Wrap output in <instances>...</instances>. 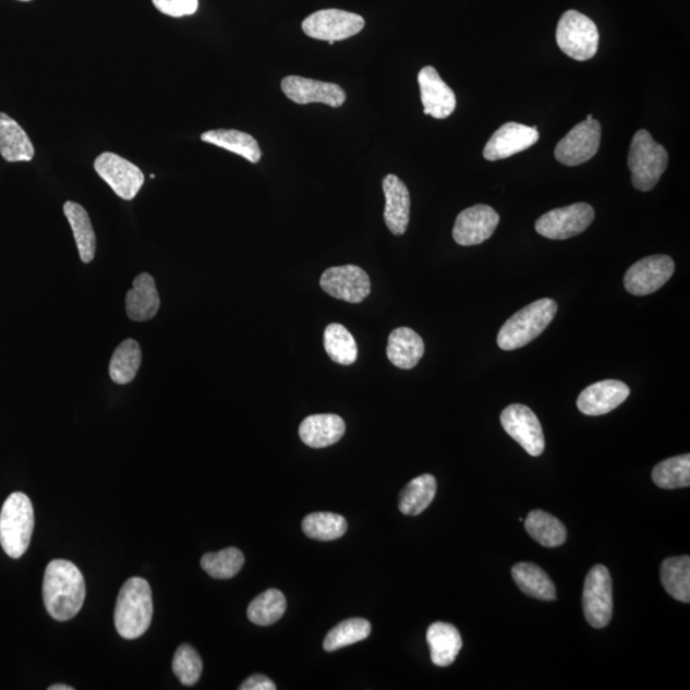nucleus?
<instances>
[{
  "label": "nucleus",
  "mask_w": 690,
  "mask_h": 690,
  "mask_svg": "<svg viewBox=\"0 0 690 690\" xmlns=\"http://www.w3.org/2000/svg\"><path fill=\"white\" fill-rule=\"evenodd\" d=\"M43 596L51 618L66 621L76 617L86 596L83 573L69 560L50 561L44 576Z\"/></svg>",
  "instance_id": "obj_1"
},
{
  "label": "nucleus",
  "mask_w": 690,
  "mask_h": 690,
  "mask_svg": "<svg viewBox=\"0 0 690 690\" xmlns=\"http://www.w3.org/2000/svg\"><path fill=\"white\" fill-rule=\"evenodd\" d=\"M153 619L150 584L144 578L133 577L123 584L117 598L114 621L118 634L136 640L145 634Z\"/></svg>",
  "instance_id": "obj_2"
},
{
  "label": "nucleus",
  "mask_w": 690,
  "mask_h": 690,
  "mask_svg": "<svg viewBox=\"0 0 690 690\" xmlns=\"http://www.w3.org/2000/svg\"><path fill=\"white\" fill-rule=\"evenodd\" d=\"M558 313V303L543 299L529 304L501 326L497 346L503 351H516L543 334Z\"/></svg>",
  "instance_id": "obj_3"
},
{
  "label": "nucleus",
  "mask_w": 690,
  "mask_h": 690,
  "mask_svg": "<svg viewBox=\"0 0 690 690\" xmlns=\"http://www.w3.org/2000/svg\"><path fill=\"white\" fill-rule=\"evenodd\" d=\"M35 526L33 503L22 493H14L0 511V545L12 559H20L32 543Z\"/></svg>",
  "instance_id": "obj_4"
},
{
  "label": "nucleus",
  "mask_w": 690,
  "mask_h": 690,
  "mask_svg": "<svg viewBox=\"0 0 690 690\" xmlns=\"http://www.w3.org/2000/svg\"><path fill=\"white\" fill-rule=\"evenodd\" d=\"M669 162L666 148L656 143L649 131H638L630 145L628 167L634 189L650 192L655 189Z\"/></svg>",
  "instance_id": "obj_5"
},
{
  "label": "nucleus",
  "mask_w": 690,
  "mask_h": 690,
  "mask_svg": "<svg viewBox=\"0 0 690 690\" xmlns=\"http://www.w3.org/2000/svg\"><path fill=\"white\" fill-rule=\"evenodd\" d=\"M556 43L562 53L576 61H589L597 53L600 34L595 22L577 11H567L556 28Z\"/></svg>",
  "instance_id": "obj_6"
},
{
  "label": "nucleus",
  "mask_w": 690,
  "mask_h": 690,
  "mask_svg": "<svg viewBox=\"0 0 690 690\" xmlns=\"http://www.w3.org/2000/svg\"><path fill=\"white\" fill-rule=\"evenodd\" d=\"M595 210L589 204L578 203L546 213L536 221V232L548 240L562 241L573 239L588 229Z\"/></svg>",
  "instance_id": "obj_7"
},
{
  "label": "nucleus",
  "mask_w": 690,
  "mask_h": 690,
  "mask_svg": "<svg viewBox=\"0 0 690 690\" xmlns=\"http://www.w3.org/2000/svg\"><path fill=\"white\" fill-rule=\"evenodd\" d=\"M583 613L593 628H605L613 617V581L610 571L596 566L585 578L583 590Z\"/></svg>",
  "instance_id": "obj_8"
},
{
  "label": "nucleus",
  "mask_w": 690,
  "mask_h": 690,
  "mask_svg": "<svg viewBox=\"0 0 690 690\" xmlns=\"http://www.w3.org/2000/svg\"><path fill=\"white\" fill-rule=\"evenodd\" d=\"M365 27V20L360 14L323 10L311 14L303 21V33L313 39L324 41H341L358 35Z\"/></svg>",
  "instance_id": "obj_9"
},
{
  "label": "nucleus",
  "mask_w": 690,
  "mask_h": 690,
  "mask_svg": "<svg viewBox=\"0 0 690 690\" xmlns=\"http://www.w3.org/2000/svg\"><path fill=\"white\" fill-rule=\"evenodd\" d=\"M94 168L101 180L114 191V194L128 202L137 196L145 182L143 170L113 153L99 155Z\"/></svg>",
  "instance_id": "obj_10"
},
{
  "label": "nucleus",
  "mask_w": 690,
  "mask_h": 690,
  "mask_svg": "<svg viewBox=\"0 0 690 690\" xmlns=\"http://www.w3.org/2000/svg\"><path fill=\"white\" fill-rule=\"evenodd\" d=\"M600 143L601 124L590 114L588 120L577 124L566 137L560 140L555 148V158L562 166H581L595 157Z\"/></svg>",
  "instance_id": "obj_11"
},
{
  "label": "nucleus",
  "mask_w": 690,
  "mask_h": 690,
  "mask_svg": "<svg viewBox=\"0 0 690 690\" xmlns=\"http://www.w3.org/2000/svg\"><path fill=\"white\" fill-rule=\"evenodd\" d=\"M500 422L506 433L532 457L545 450V436L537 415L523 404H511L504 410Z\"/></svg>",
  "instance_id": "obj_12"
},
{
  "label": "nucleus",
  "mask_w": 690,
  "mask_h": 690,
  "mask_svg": "<svg viewBox=\"0 0 690 690\" xmlns=\"http://www.w3.org/2000/svg\"><path fill=\"white\" fill-rule=\"evenodd\" d=\"M325 293L348 303H361L371 293V281L366 271L355 265L334 266L320 279Z\"/></svg>",
  "instance_id": "obj_13"
},
{
  "label": "nucleus",
  "mask_w": 690,
  "mask_h": 690,
  "mask_svg": "<svg viewBox=\"0 0 690 690\" xmlns=\"http://www.w3.org/2000/svg\"><path fill=\"white\" fill-rule=\"evenodd\" d=\"M674 271L675 264L670 256H649L629 267L625 286L630 294L649 295L662 289L670 280Z\"/></svg>",
  "instance_id": "obj_14"
},
{
  "label": "nucleus",
  "mask_w": 690,
  "mask_h": 690,
  "mask_svg": "<svg viewBox=\"0 0 690 690\" xmlns=\"http://www.w3.org/2000/svg\"><path fill=\"white\" fill-rule=\"evenodd\" d=\"M500 217L492 206L476 205L469 207L458 215L452 239L460 246H477L492 239Z\"/></svg>",
  "instance_id": "obj_15"
},
{
  "label": "nucleus",
  "mask_w": 690,
  "mask_h": 690,
  "mask_svg": "<svg viewBox=\"0 0 690 690\" xmlns=\"http://www.w3.org/2000/svg\"><path fill=\"white\" fill-rule=\"evenodd\" d=\"M281 90L289 100L301 106L323 102L325 106L339 108L347 100V94L339 85L301 76L286 77L281 81Z\"/></svg>",
  "instance_id": "obj_16"
},
{
  "label": "nucleus",
  "mask_w": 690,
  "mask_h": 690,
  "mask_svg": "<svg viewBox=\"0 0 690 690\" xmlns=\"http://www.w3.org/2000/svg\"><path fill=\"white\" fill-rule=\"evenodd\" d=\"M538 138L536 125L529 128L516 122L506 123L488 140L484 148V158L488 161L508 159L532 147Z\"/></svg>",
  "instance_id": "obj_17"
},
{
  "label": "nucleus",
  "mask_w": 690,
  "mask_h": 690,
  "mask_svg": "<svg viewBox=\"0 0 690 690\" xmlns=\"http://www.w3.org/2000/svg\"><path fill=\"white\" fill-rule=\"evenodd\" d=\"M421 101L424 113L436 120H445L455 113L457 98L455 92L444 83L440 74L432 65L424 66L419 73Z\"/></svg>",
  "instance_id": "obj_18"
},
{
  "label": "nucleus",
  "mask_w": 690,
  "mask_h": 690,
  "mask_svg": "<svg viewBox=\"0 0 690 690\" xmlns=\"http://www.w3.org/2000/svg\"><path fill=\"white\" fill-rule=\"evenodd\" d=\"M630 395L628 385L618 380H604L590 385L578 397L577 407L585 415L610 413L625 403Z\"/></svg>",
  "instance_id": "obj_19"
},
{
  "label": "nucleus",
  "mask_w": 690,
  "mask_h": 690,
  "mask_svg": "<svg viewBox=\"0 0 690 690\" xmlns=\"http://www.w3.org/2000/svg\"><path fill=\"white\" fill-rule=\"evenodd\" d=\"M385 195L384 219L390 232L403 235L410 225L411 196L405 183L395 174L384 178Z\"/></svg>",
  "instance_id": "obj_20"
},
{
  "label": "nucleus",
  "mask_w": 690,
  "mask_h": 690,
  "mask_svg": "<svg viewBox=\"0 0 690 690\" xmlns=\"http://www.w3.org/2000/svg\"><path fill=\"white\" fill-rule=\"evenodd\" d=\"M160 296L150 274L143 273L133 280V287L125 295V310L133 322L152 320L159 313Z\"/></svg>",
  "instance_id": "obj_21"
},
{
  "label": "nucleus",
  "mask_w": 690,
  "mask_h": 690,
  "mask_svg": "<svg viewBox=\"0 0 690 690\" xmlns=\"http://www.w3.org/2000/svg\"><path fill=\"white\" fill-rule=\"evenodd\" d=\"M344 434V421L337 414L310 415L300 426L301 440L314 449L328 448L337 444Z\"/></svg>",
  "instance_id": "obj_22"
},
{
  "label": "nucleus",
  "mask_w": 690,
  "mask_h": 690,
  "mask_svg": "<svg viewBox=\"0 0 690 690\" xmlns=\"http://www.w3.org/2000/svg\"><path fill=\"white\" fill-rule=\"evenodd\" d=\"M387 354L392 365L402 370H412L424 358V339L410 328L392 330L389 336Z\"/></svg>",
  "instance_id": "obj_23"
},
{
  "label": "nucleus",
  "mask_w": 690,
  "mask_h": 690,
  "mask_svg": "<svg viewBox=\"0 0 690 690\" xmlns=\"http://www.w3.org/2000/svg\"><path fill=\"white\" fill-rule=\"evenodd\" d=\"M426 640L434 665L445 667L456 662L463 647L459 630L448 622L436 621L427 629Z\"/></svg>",
  "instance_id": "obj_24"
},
{
  "label": "nucleus",
  "mask_w": 690,
  "mask_h": 690,
  "mask_svg": "<svg viewBox=\"0 0 690 690\" xmlns=\"http://www.w3.org/2000/svg\"><path fill=\"white\" fill-rule=\"evenodd\" d=\"M0 155L10 162L33 160L35 148L27 133L10 116L0 113Z\"/></svg>",
  "instance_id": "obj_25"
},
{
  "label": "nucleus",
  "mask_w": 690,
  "mask_h": 690,
  "mask_svg": "<svg viewBox=\"0 0 690 690\" xmlns=\"http://www.w3.org/2000/svg\"><path fill=\"white\" fill-rule=\"evenodd\" d=\"M63 210L66 220L70 221L81 259L85 264H90L96 254V235L90 217L83 206L73 202H66Z\"/></svg>",
  "instance_id": "obj_26"
},
{
  "label": "nucleus",
  "mask_w": 690,
  "mask_h": 690,
  "mask_svg": "<svg viewBox=\"0 0 690 690\" xmlns=\"http://www.w3.org/2000/svg\"><path fill=\"white\" fill-rule=\"evenodd\" d=\"M511 576H513L519 590L526 596L544 601L556 600V590L550 577L536 564L518 562L511 569Z\"/></svg>",
  "instance_id": "obj_27"
},
{
  "label": "nucleus",
  "mask_w": 690,
  "mask_h": 690,
  "mask_svg": "<svg viewBox=\"0 0 690 690\" xmlns=\"http://www.w3.org/2000/svg\"><path fill=\"white\" fill-rule=\"evenodd\" d=\"M202 140L207 144L219 146L225 148V150L240 155V157L254 162V165L262 159V148L249 133L235 130H214L203 133Z\"/></svg>",
  "instance_id": "obj_28"
},
{
  "label": "nucleus",
  "mask_w": 690,
  "mask_h": 690,
  "mask_svg": "<svg viewBox=\"0 0 690 690\" xmlns=\"http://www.w3.org/2000/svg\"><path fill=\"white\" fill-rule=\"evenodd\" d=\"M436 492L437 482L433 474H422L412 480L400 493L399 510L404 516H419L432 506Z\"/></svg>",
  "instance_id": "obj_29"
},
{
  "label": "nucleus",
  "mask_w": 690,
  "mask_h": 690,
  "mask_svg": "<svg viewBox=\"0 0 690 690\" xmlns=\"http://www.w3.org/2000/svg\"><path fill=\"white\" fill-rule=\"evenodd\" d=\"M525 531L530 536L545 547H558L566 543L567 529L558 518L544 510H532L526 516Z\"/></svg>",
  "instance_id": "obj_30"
},
{
  "label": "nucleus",
  "mask_w": 690,
  "mask_h": 690,
  "mask_svg": "<svg viewBox=\"0 0 690 690\" xmlns=\"http://www.w3.org/2000/svg\"><path fill=\"white\" fill-rule=\"evenodd\" d=\"M143 353L136 340L128 339L111 355L109 375L118 385L130 384L136 377Z\"/></svg>",
  "instance_id": "obj_31"
},
{
  "label": "nucleus",
  "mask_w": 690,
  "mask_h": 690,
  "mask_svg": "<svg viewBox=\"0 0 690 690\" xmlns=\"http://www.w3.org/2000/svg\"><path fill=\"white\" fill-rule=\"evenodd\" d=\"M324 346L331 361L339 365L351 366L358 361V343L343 325L330 324L325 329Z\"/></svg>",
  "instance_id": "obj_32"
},
{
  "label": "nucleus",
  "mask_w": 690,
  "mask_h": 690,
  "mask_svg": "<svg viewBox=\"0 0 690 690\" xmlns=\"http://www.w3.org/2000/svg\"><path fill=\"white\" fill-rule=\"evenodd\" d=\"M662 582L667 593L680 603L690 601V558L666 559L662 566Z\"/></svg>",
  "instance_id": "obj_33"
},
{
  "label": "nucleus",
  "mask_w": 690,
  "mask_h": 690,
  "mask_svg": "<svg viewBox=\"0 0 690 690\" xmlns=\"http://www.w3.org/2000/svg\"><path fill=\"white\" fill-rule=\"evenodd\" d=\"M287 610L285 593L279 590H267L252 600L247 608L250 621L259 627L276 625Z\"/></svg>",
  "instance_id": "obj_34"
},
{
  "label": "nucleus",
  "mask_w": 690,
  "mask_h": 690,
  "mask_svg": "<svg viewBox=\"0 0 690 690\" xmlns=\"http://www.w3.org/2000/svg\"><path fill=\"white\" fill-rule=\"evenodd\" d=\"M371 633V625L366 619L353 618L339 622L334 627L324 640L326 652L338 651L348 645L367 640Z\"/></svg>",
  "instance_id": "obj_35"
},
{
  "label": "nucleus",
  "mask_w": 690,
  "mask_h": 690,
  "mask_svg": "<svg viewBox=\"0 0 690 690\" xmlns=\"http://www.w3.org/2000/svg\"><path fill=\"white\" fill-rule=\"evenodd\" d=\"M652 480L658 487L673 489L690 485V456H679L664 460L652 471Z\"/></svg>",
  "instance_id": "obj_36"
},
{
  "label": "nucleus",
  "mask_w": 690,
  "mask_h": 690,
  "mask_svg": "<svg viewBox=\"0 0 690 690\" xmlns=\"http://www.w3.org/2000/svg\"><path fill=\"white\" fill-rule=\"evenodd\" d=\"M244 556L239 548L228 547L219 553L205 554L202 567L215 580H229L243 568Z\"/></svg>",
  "instance_id": "obj_37"
},
{
  "label": "nucleus",
  "mask_w": 690,
  "mask_h": 690,
  "mask_svg": "<svg viewBox=\"0 0 690 690\" xmlns=\"http://www.w3.org/2000/svg\"><path fill=\"white\" fill-rule=\"evenodd\" d=\"M348 529L344 517L334 513H313L303 519L302 530L306 536L317 541H334L343 537Z\"/></svg>",
  "instance_id": "obj_38"
},
{
  "label": "nucleus",
  "mask_w": 690,
  "mask_h": 690,
  "mask_svg": "<svg viewBox=\"0 0 690 690\" xmlns=\"http://www.w3.org/2000/svg\"><path fill=\"white\" fill-rule=\"evenodd\" d=\"M173 671L183 686H195L202 678L203 659L190 644L178 647L173 657Z\"/></svg>",
  "instance_id": "obj_39"
},
{
  "label": "nucleus",
  "mask_w": 690,
  "mask_h": 690,
  "mask_svg": "<svg viewBox=\"0 0 690 690\" xmlns=\"http://www.w3.org/2000/svg\"><path fill=\"white\" fill-rule=\"evenodd\" d=\"M155 9L170 17L192 16L198 10V0H153Z\"/></svg>",
  "instance_id": "obj_40"
},
{
  "label": "nucleus",
  "mask_w": 690,
  "mask_h": 690,
  "mask_svg": "<svg viewBox=\"0 0 690 690\" xmlns=\"http://www.w3.org/2000/svg\"><path fill=\"white\" fill-rule=\"evenodd\" d=\"M241 690H276L277 686L274 685L269 678L265 675L256 674L252 675L247 680L242 682Z\"/></svg>",
  "instance_id": "obj_41"
},
{
  "label": "nucleus",
  "mask_w": 690,
  "mask_h": 690,
  "mask_svg": "<svg viewBox=\"0 0 690 690\" xmlns=\"http://www.w3.org/2000/svg\"><path fill=\"white\" fill-rule=\"evenodd\" d=\"M49 690H73V688L65 685H56V686L49 687Z\"/></svg>",
  "instance_id": "obj_42"
},
{
  "label": "nucleus",
  "mask_w": 690,
  "mask_h": 690,
  "mask_svg": "<svg viewBox=\"0 0 690 690\" xmlns=\"http://www.w3.org/2000/svg\"><path fill=\"white\" fill-rule=\"evenodd\" d=\"M20 2H32V0H20Z\"/></svg>",
  "instance_id": "obj_43"
}]
</instances>
